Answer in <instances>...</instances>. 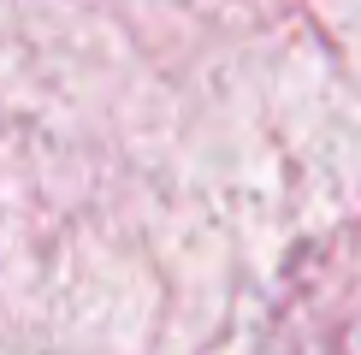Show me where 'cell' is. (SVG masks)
Returning a JSON list of instances; mask_svg holds the SVG:
<instances>
[]
</instances>
